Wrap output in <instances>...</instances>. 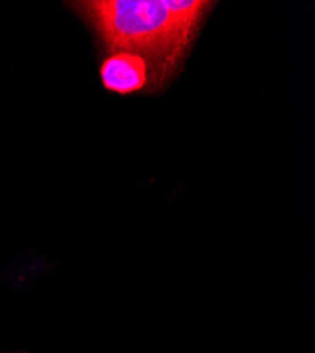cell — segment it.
<instances>
[{
  "label": "cell",
  "mask_w": 315,
  "mask_h": 353,
  "mask_svg": "<svg viewBox=\"0 0 315 353\" xmlns=\"http://www.w3.org/2000/svg\"><path fill=\"white\" fill-rule=\"evenodd\" d=\"M108 52L141 55L153 83H165L184 61L196 28L214 2L205 0H94L72 3Z\"/></svg>",
  "instance_id": "obj_1"
},
{
  "label": "cell",
  "mask_w": 315,
  "mask_h": 353,
  "mask_svg": "<svg viewBox=\"0 0 315 353\" xmlns=\"http://www.w3.org/2000/svg\"><path fill=\"white\" fill-rule=\"evenodd\" d=\"M150 67L148 61L139 54L129 51L110 52L101 65V79L105 90L130 95L149 86Z\"/></svg>",
  "instance_id": "obj_2"
},
{
  "label": "cell",
  "mask_w": 315,
  "mask_h": 353,
  "mask_svg": "<svg viewBox=\"0 0 315 353\" xmlns=\"http://www.w3.org/2000/svg\"><path fill=\"white\" fill-rule=\"evenodd\" d=\"M0 353H2V352H0ZM21 353H26V352H21Z\"/></svg>",
  "instance_id": "obj_3"
}]
</instances>
